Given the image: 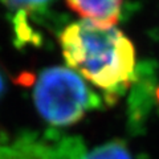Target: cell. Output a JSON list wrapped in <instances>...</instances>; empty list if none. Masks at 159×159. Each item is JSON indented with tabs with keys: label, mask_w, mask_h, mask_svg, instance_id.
<instances>
[{
	"label": "cell",
	"mask_w": 159,
	"mask_h": 159,
	"mask_svg": "<svg viewBox=\"0 0 159 159\" xmlns=\"http://www.w3.org/2000/svg\"><path fill=\"white\" fill-rule=\"evenodd\" d=\"M58 41L69 69L101 89L109 103L116 102L135 81V49L116 25L81 20L64 29Z\"/></svg>",
	"instance_id": "6da1fadb"
},
{
	"label": "cell",
	"mask_w": 159,
	"mask_h": 159,
	"mask_svg": "<svg viewBox=\"0 0 159 159\" xmlns=\"http://www.w3.org/2000/svg\"><path fill=\"white\" fill-rule=\"evenodd\" d=\"M85 151L81 138L57 133L0 137V159H81Z\"/></svg>",
	"instance_id": "3957f363"
},
{
	"label": "cell",
	"mask_w": 159,
	"mask_h": 159,
	"mask_svg": "<svg viewBox=\"0 0 159 159\" xmlns=\"http://www.w3.org/2000/svg\"><path fill=\"white\" fill-rule=\"evenodd\" d=\"M122 2L123 0H66V4L82 20L102 27H113L119 19Z\"/></svg>",
	"instance_id": "277c9868"
},
{
	"label": "cell",
	"mask_w": 159,
	"mask_h": 159,
	"mask_svg": "<svg viewBox=\"0 0 159 159\" xmlns=\"http://www.w3.org/2000/svg\"><path fill=\"white\" fill-rule=\"evenodd\" d=\"M4 4L16 12L13 24H27V15L43 11L51 0H3Z\"/></svg>",
	"instance_id": "8992f818"
},
{
	"label": "cell",
	"mask_w": 159,
	"mask_h": 159,
	"mask_svg": "<svg viewBox=\"0 0 159 159\" xmlns=\"http://www.w3.org/2000/svg\"><path fill=\"white\" fill-rule=\"evenodd\" d=\"M3 89H4V81H3L2 73H0V96H2V93H3Z\"/></svg>",
	"instance_id": "52a82bcc"
},
{
	"label": "cell",
	"mask_w": 159,
	"mask_h": 159,
	"mask_svg": "<svg viewBox=\"0 0 159 159\" xmlns=\"http://www.w3.org/2000/svg\"><path fill=\"white\" fill-rule=\"evenodd\" d=\"M81 159H134V157L125 142L114 139L93 148L89 152L85 151Z\"/></svg>",
	"instance_id": "5b68a950"
},
{
	"label": "cell",
	"mask_w": 159,
	"mask_h": 159,
	"mask_svg": "<svg viewBox=\"0 0 159 159\" xmlns=\"http://www.w3.org/2000/svg\"><path fill=\"white\" fill-rule=\"evenodd\" d=\"M33 102L40 116L56 127L74 125L86 113L102 106V99L82 77L64 66L48 68L40 73Z\"/></svg>",
	"instance_id": "7a4b0ae2"
}]
</instances>
